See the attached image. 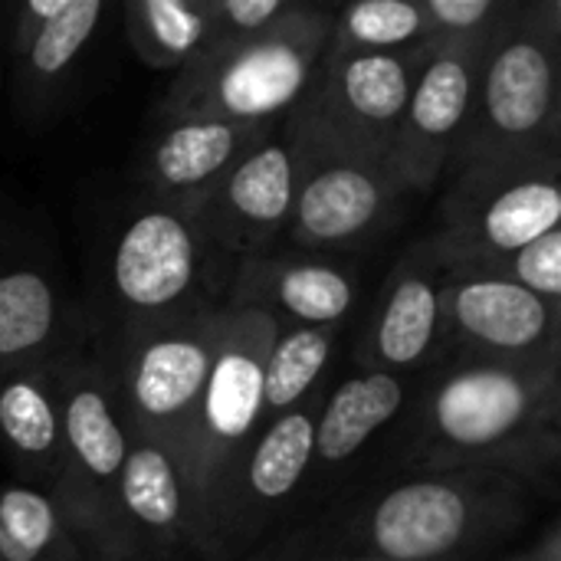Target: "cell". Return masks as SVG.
I'll use <instances>...</instances> for the list:
<instances>
[{
  "instance_id": "obj_1",
  "label": "cell",
  "mask_w": 561,
  "mask_h": 561,
  "mask_svg": "<svg viewBox=\"0 0 561 561\" xmlns=\"http://www.w3.org/2000/svg\"><path fill=\"white\" fill-rule=\"evenodd\" d=\"M401 473L493 470L552 480L561 454V365L440 358L404 411Z\"/></svg>"
},
{
  "instance_id": "obj_2",
  "label": "cell",
  "mask_w": 561,
  "mask_h": 561,
  "mask_svg": "<svg viewBox=\"0 0 561 561\" xmlns=\"http://www.w3.org/2000/svg\"><path fill=\"white\" fill-rule=\"evenodd\" d=\"M536 490L493 470H417L375 490L355 516L325 526L329 556L463 561L523 529Z\"/></svg>"
},
{
  "instance_id": "obj_3",
  "label": "cell",
  "mask_w": 561,
  "mask_h": 561,
  "mask_svg": "<svg viewBox=\"0 0 561 561\" xmlns=\"http://www.w3.org/2000/svg\"><path fill=\"white\" fill-rule=\"evenodd\" d=\"M233 270L237 260L204 233L191 210L141 194L118 217L105 250V339L224 309Z\"/></svg>"
},
{
  "instance_id": "obj_4",
  "label": "cell",
  "mask_w": 561,
  "mask_h": 561,
  "mask_svg": "<svg viewBox=\"0 0 561 561\" xmlns=\"http://www.w3.org/2000/svg\"><path fill=\"white\" fill-rule=\"evenodd\" d=\"M496 158H561V0H513L486 43L447 171Z\"/></svg>"
},
{
  "instance_id": "obj_5",
  "label": "cell",
  "mask_w": 561,
  "mask_h": 561,
  "mask_svg": "<svg viewBox=\"0 0 561 561\" xmlns=\"http://www.w3.org/2000/svg\"><path fill=\"white\" fill-rule=\"evenodd\" d=\"M332 10L296 0L270 30L214 43L174 72L161 102L164 118H220L279 125L306 95L332 39Z\"/></svg>"
},
{
  "instance_id": "obj_6",
  "label": "cell",
  "mask_w": 561,
  "mask_h": 561,
  "mask_svg": "<svg viewBox=\"0 0 561 561\" xmlns=\"http://www.w3.org/2000/svg\"><path fill=\"white\" fill-rule=\"evenodd\" d=\"M276 322L256 309L227 306L220 345L210 365L204 394L191 424L174 450L187 513L194 559L214 526L220 500L263 431V358L273 342Z\"/></svg>"
},
{
  "instance_id": "obj_7",
  "label": "cell",
  "mask_w": 561,
  "mask_h": 561,
  "mask_svg": "<svg viewBox=\"0 0 561 561\" xmlns=\"http://www.w3.org/2000/svg\"><path fill=\"white\" fill-rule=\"evenodd\" d=\"M62 427V467L53 486L92 561H118L115 483L131 444L118 391L89 342L53 362Z\"/></svg>"
},
{
  "instance_id": "obj_8",
  "label": "cell",
  "mask_w": 561,
  "mask_h": 561,
  "mask_svg": "<svg viewBox=\"0 0 561 561\" xmlns=\"http://www.w3.org/2000/svg\"><path fill=\"white\" fill-rule=\"evenodd\" d=\"M440 224L427 237L444 270L513 253L561 230V158H496L450 168Z\"/></svg>"
},
{
  "instance_id": "obj_9",
  "label": "cell",
  "mask_w": 561,
  "mask_h": 561,
  "mask_svg": "<svg viewBox=\"0 0 561 561\" xmlns=\"http://www.w3.org/2000/svg\"><path fill=\"white\" fill-rule=\"evenodd\" d=\"M224 316L227 306L102 342V352L95 355L112 375L135 437L154 440L171 454L178 450L210 378Z\"/></svg>"
},
{
  "instance_id": "obj_10",
  "label": "cell",
  "mask_w": 561,
  "mask_h": 561,
  "mask_svg": "<svg viewBox=\"0 0 561 561\" xmlns=\"http://www.w3.org/2000/svg\"><path fill=\"white\" fill-rule=\"evenodd\" d=\"M283 131L293 141L299 178L286 227V247L306 253L348 256L371 243L401 207L408 194L388 158L348 151L322 138Z\"/></svg>"
},
{
  "instance_id": "obj_11",
  "label": "cell",
  "mask_w": 561,
  "mask_h": 561,
  "mask_svg": "<svg viewBox=\"0 0 561 561\" xmlns=\"http://www.w3.org/2000/svg\"><path fill=\"white\" fill-rule=\"evenodd\" d=\"M427 49L431 46L408 53L325 49L306 95L283 125L289 131L391 161L394 131Z\"/></svg>"
},
{
  "instance_id": "obj_12",
  "label": "cell",
  "mask_w": 561,
  "mask_h": 561,
  "mask_svg": "<svg viewBox=\"0 0 561 561\" xmlns=\"http://www.w3.org/2000/svg\"><path fill=\"white\" fill-rule=\"evenodd\" d=\"M319 404L322 394L263 424L220 500L197 559L243 561L250 556V546L260 542L279 523V516L299 503L309 486Z\"/></svg>"
},
{
  "instance_id": "obj_13",
  "label": "cell",
  "mask_w": 561,
  "mask_h": 561,
  "mask_svg": "<svg viewBox=\"0 0 561 561\" xmlns=\"http://www.w3.org/2000/svg\"><path fill=\"white\" fill-rule=\"evenodd\" d=\"M440 358L561 365V306L493 273L444 270Z\"/></svg>"
},
{
  "instance_id": "obj_14",
  "label": "cell",
  "mask_w": 561,
  "mask_h": 561,
  "mask_svg": "<svg viewBox=\"0 0 561 561\" xmlns=\"http://www.w3.org/2000/svg\"><path fill=\"white\" fill-rule=\"evenodd\" d=\"M490 36L431 43L391 145V164L408 194H427L444 181L473 112Z\"/></svg>"
},
{
  "instance_id": "obj_15",
  "label": "cell",
  "mask_w": 561,
  "mask_h": 561,
  "mask_svg": "<svg viewBox=\"0 0 561 561\" xmlns=\"http://www.w3.org/2000/svg\"><path fill=\"white\" fill-rule=\"evenodd\" d=\"M299 161L283 125L247 151L194 207V220L230 256L247 260L283 243L293 201H296Z\"/></svg>"
},
{
  "instance_id": "obj_16",
  "label": "cell",
  "mask_w": 561,
  "mask_h": 561,
  "mask_svg": "<svg viewBox=\"0 0 561 561\" xmlns=\"http://www.w3.org/2000/svg\"><path fill=\"white\" fill-rule=\"evenodd\" d=\"M358 270L348 256L266 250L237 263L227 306L270 316L276 325H339L358 302Z\"/></svg>"
},
{
  "instance_id": "obj_17",
  "label": "cell",
  "mask_w": 561,
  "mask_h": 561,
  "mask_svg": "<svg viewBox=\"0 0 561 561\" xmlns=\"http://www.w3.org/2000/svg\"><path fill=\"white\" fill-rule=\"evenodd\" d=\"M440 283L444 266L437 263L427 240L414 243L381 283L368 329L358 342V368L391 371L421 378L440 358Z\"/></svg>"
},
{
  "instance_id": "obj_18",
  "label": "cell",
  "mask_w": 561,
  "mask_h": 561,
  "mask_svg": "<svg viewBox=\"0 0 561 561\" xmlns=\"http://www.w3.org/2000/svg\"><path fill=\"white\" fill-rule=\"evenodd\" d=\"M115 526L118 561H178L194 556L187 493L168 447L131 434L115 483Z\"/></svg>"
},
{
  "instance_id": "obj_19",
  "label": "cell",
  "mask_w": 561,
  "mask_h": 561,
  "mask_svg": "<svg viewBox=\"0 0 561 561\" xmlns=\"http://www.w3.org/2000/svg\"><path fill=\"white\" fill-rule=\"evenodd\" d=\"M283 125V122H279ZM279 125L164 118L141 151V194L191 210L247 151Z\"/></svg>"
},
{
  "instance_id": "obj_20",
  "label": "cell",
  "mask_w": 561,
  "mask_h": 561,
  "mask_svg": "<svg viewBox=\"0 0 561 561\" xmlns=\"http://www.w3.org/2000/svg\"><path fill=\"white\" fill-rule=\"evenodd\" d=\"M105 13V0H23L13 7L10 62L16 99L26 112L36 115L59 95L62 82H69L92 46Z\"/></svg>"
},
{
  "instance_id": "obj_21",
  "label": "cell",
  "mask_w": 561,
  "mask_h": 561,
  "mask_svg": "<svg viewBox=\"0 0 561 561\" xmlns=\"http://www.w3.org/2000/svg\"><path fill=\"white\" fill-rule=\"evenodd\" d=\"M417 381L421 378L358 368L329 388L316 414L309 483L339 477L348 463H355L368 444L408 411Z\"/></svg>"
},
{
  "instance_id": "obj_22",
  "label": "cell",
  "mask_w": 561,
  "mask_h": 561,
  "mask_svg": "<svg viewBox=\"0 0 561 561\" xmlns=\"http://www.w3.org/2000/svg\"><path fill=\"white\" fill-rule=\"evenodd\" d=\"M59 283L30 260H0V371L49 365L82 345Z\"/></svg>"
},
{
  "instance_id": "obj_23",
  "label": "cell",
  "mask_w": 561,
  "mask_h": 561,
  "mask_svg": "<svg viewBox=\"0 0 561 561\" xmlns=\"http://www.w3.org/2000/svg\"><path fill=\"white\" fill-rule=\"evenodd\" d=\"M0 454L13 470V480L53 493L62 467L53 362L0 371Z\"/></svg>"
},
{
  "instance_id": "obj_24",
  "label": "cell",
  "mask_w": 561,
  "mask_h": 561,
  "mask_svg": "<svg viewBox=\"0 0 561 561\" xmlns=\"http://www.w3.org/2000/svg\"><path fill=\"white\" fill-rule=\"evenodd\" d=\"M122 23L135 56L161 72H181L217 43L210 0H125Z\"/></svg>"
},
{
  "instance_id": "obj_25",
  "label": "cell",
  "mask_w": 561,
  "mask_h": 561,
  "mask_svg": "<svg viewBox=\"0 0 561 561\" xmlns=\"http://www.w3.org/2000/svg\"><path fill=\"white\" fill-rule=\"evenodd\" d=\"M339 339V325H276L263 358V421L325 394Z\"/></svg>"
},
{
  "instance_id": "obj_26",
  "label": "cell",
  "mask_w": 561,
  "mask_h": 561,
  "mask_svg": "<svg viewBox=\"0 0 561 561\" xmlns=\"http://www.w3.org/2000/svg\"><path fill=\"white\" fill-rule=\"evenodd\" d=\"M0 561H92L49 490L23 480L0 486Z\"/></svg>"
},
{
  "instance_id": "obj_27",
  "label": "cell",
  "mask_w": 561,
  "mask_h": 561,
  "mask_svg": "<svg viewBox=\"0 0 561 561\" xmlns=\"http://www.w3.org/2000/svg\"><path fill=\"white\" fill-rule=\"evenodd\" d=\"M421 46H431L421 0H358L332 16L329 49L408 53Z\"/></svg>"
},
{
  "instance_id": "obj_28",
  "label": "cell",
  "mask_w": 561,
  "mask_h": 561,
  "mask_svg": "<svg viewBox=\"0 0 561 561\" xmlns=\"http://www.w3.org/2000/svg\"><path fill=\"white\" fill-rule=\"evenodd\" d=\"M460 270H480V273H493L500 279H510L523 289H529L533 296L561 306V230H552L513 253H503L496 260L486 263H473V266H460Z\"/></svg>"
},
{
  "instance_id": "obj_29",
  "label": "cell",
  "mask_w": 561,
  "mask_h": 561,
  "mask_svg": "<svg viewBox=\"0 0 561 561\" xmlns=\"http://www.w3.org/2000/svg\"><path fill=\"white\" fill-rule=\"evenodd\" d=\"M421 3L427 13L431 43L486 39L513 7V0H421Z\"/></svg>"
},
{
  "instance_id": "obj_30",
  "label": "cell",
  "mask_w": 561,
  "mask_h": 561,
  "mask_svg": "<svg viewBox=\"0 0 561 561\" xmlns=\"http://www.w3.org/2000/svg\"><path fill=\"white\" fill-rule=\"evenodd\" d=\"M296 0H210V16L217 26V43L256 36L276 26Z\"/></svg>"
},
{
  "instance_id": "obj_31",
  "label": "cell",
  "mask_w": 561,
  "mask_h": 561,
  "mask_svg": "<svg viewBox=\"0 0 561 561\" xmlns=\"http://www.w3.org/2000/svg\"><path fill=\"white\" fill-rule=\"evenodd\" d=\"M510 561H561V529L559 526H552L533 549L519 552L516 559Z\"/></svg>"
},
{
  "instance_id": "obj_32",
  "label": "cell",
  "mask_w": 561,
  "mask_h": 561,
  "mask_svg": "<svg viewBox=\"0 0 561 561\" xmlns=\"http://www.w3.org/2000/svg\"><path fill=\"white\" fill-rule=\"evenodd\" d=\"M253 561H270V559H253ZM276 561H375V559H358V556H322L312 546H306V552L289 549V552H276Z\"/></svg>"
},
{
  "instance_id": "obj_33",
  "label": "cell",
  "mask_w": 561,
  "mask_h": 561,
  "mask_svg": "<svg viewBox=\"0 0 561 561\" xmlns=\"http://www.w3.org/2000/svg\"><path fill=\"white\" fill-rule=\"evenodd\" d=\"M10 23H13V10L0 3V82H3V66L10 56Z\"/></svg>"
}]
</instances>
